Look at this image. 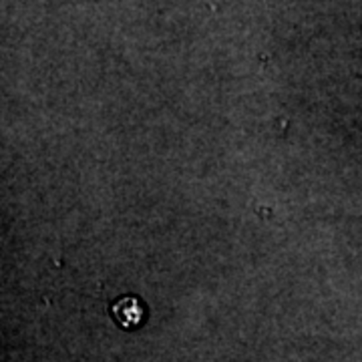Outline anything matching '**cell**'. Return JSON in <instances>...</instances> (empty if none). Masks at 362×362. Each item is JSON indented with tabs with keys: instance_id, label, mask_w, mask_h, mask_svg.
<instances>
[{
	"instance_id": "6da1fadb",
	"label": "cell",
	"mask_w": 362,
	"mask_h": 362,
	"mask_svg": "<svg viewBox=\"0 0 362 362\" xmlns=\"http://www.w3.org/2000/svg\"><path fill=\"white\" fill-rule=\"evenodd\" d=\"M111 316L123 330H133L145 320V306L137 296H123L111 304Z\"/></svg>"
}]
</instances>
